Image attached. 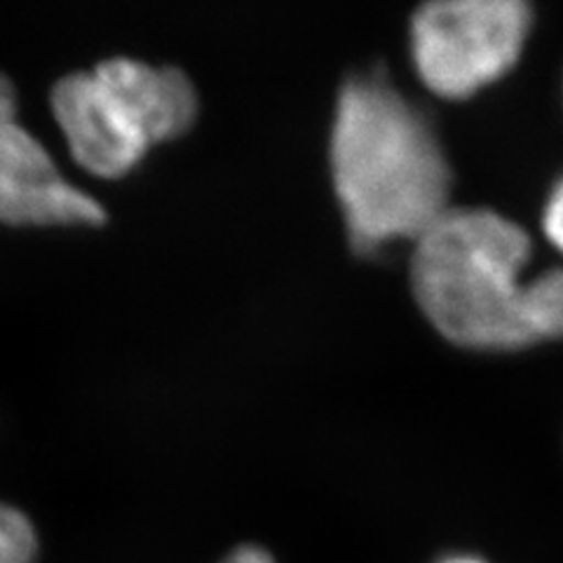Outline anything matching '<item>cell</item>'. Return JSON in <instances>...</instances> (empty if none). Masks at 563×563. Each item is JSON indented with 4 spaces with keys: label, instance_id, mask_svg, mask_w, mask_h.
<instances>
[{
    "label": "cell",
    "instance_id": "5",
    "mask_svg": "<svg viewBox=\"0 0 563 563\" xmlns=\"http://www.w3.org/2000/svg\"><path fill=\"white\" fill-rule=\"evenodd\" d=\"M103 207L70 184L16 115V95L0 74V219L8 223H101Z\"/></svg>",
    "mask_w": 563,
    "mask_h": 563
},
{
    "label": "cell",
    "instance_id": "4",
    "mask_svg": "<svg viewBox=\"0 0 563 563\" xmlns=\"http://www.w3.org/2000/svg\"><path fill=\"white\" fill-rule=\"evenodd\" d=\"M531 29L521 0H437L411 20V52L432 92L467 99L512 68Z\"/></svg>",
    "mask_w": 563,
    "mask_h": 563
},
{
    "label": "cell",
    "instance_id": "2",
    "mask_svg": "<svg viewBox=\"0 0 563 563\" xmlns=\"http://www.w3.org/2000/svg\"><path fill=\"white\" fill-rule=\"evenodd\" d=\"M329 157L350 244L362 254L395 238L418 240L451 209L442 144L428 118L380 76L343 82Z\"/></svg>",
    "mask_w": 563,
    "mask_h": 563
},
{
    "label": "cell",
    "instance_id": "3",
    "mask_svg": "<svg viewBox=\"0 0 563 563\" xmlns=\"http://www.w3.org/2000/svg\"><path fill=\"white\" fill-rule=\"evenodd\" d=\"M52 111L70 155L97 176L130 172L146 151L184 134L198 115V92L176 66L111 57L52 87Z\"/></svg>",
    "mask_w": 563,
    "mask_h": 563
},
{
    "label": "cell",
    "instance_id": "1",
    "mask_svg": "<svg viewBox=\"0 0 563 563\" xmlns=\"http://www.w3.org/2000/svg\"><path fill=\"white\" fill-rule=\"evenodd\" d=\"M531 240L488 209H449L416 240L411 287L451 343L515 350L563 339V268L521 285Z\"/></svg>",
    "mask_w": 563,
    "mask_h": 563
},
{
    "label": "cell",
    "instance_id": "9",
    "mask_svg": "<svg viewBox=\"0 0 563 563\" xmlns=\"http://www.w3.org/2000/svg\"><path fill=\"white\" fill-rule=\"evenodd\" d=\"M442 563H484L479 559H472V556H453V559H446Z\"/></svg>",
    "mask_w": 563,
    "mask_h": 563
},
{
    "label": "cell",
    "instance_id": "7",
    "mask_svg": "<svg viewBox=\"0 0 563 563\" xmlns=\"http://www.w3.org/2000/svg\"><path fill=\"white\" fill-rule=\"evenodd\" d=\"M542 225L544 235H548L550 242L563 254V181H559L556 188L552 190L548 207H544Z\"/></svg>",
    "mask_w": 563,
    "mask_h": 563
},
{
    "label": "cell",
    "instance_id": "8",
    "mask_svg": "<svg viewBox=\"0 0 563 563\" xmlns=\"http://www.w3.org/2000/svg\"><path fill=\"white\" fill-rule=\"evenodd\" d=\"M221 563H275V561L266 550L254 548V544H244V548H238L233 554H228Z\"/></svg>",
    "mask_w": 563,
    "mask_h": 563
},
{
    "label": "cell",
    "instance_id": "6",
    "mask_svg": "<svg viewBox=\"0 0 563 563\" xmlns=\"http://www.w3.org/2000/svg\"><path fill=\"white\" fill-rule=\"evenodd\" d=\"M38 538L31 519L16 507L0 503V563H35Z\"/></svg>",
    "mask_w": 563,
    "mask_h": 563
}]
</instances>
